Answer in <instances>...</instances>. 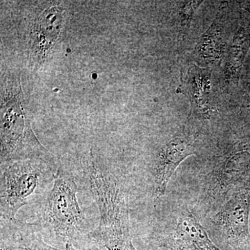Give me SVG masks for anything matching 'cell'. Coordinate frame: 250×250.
I'll list each match as a JSON object with an SVG mask.
<instances>
[{"instance_id":"cell-1","label":"cell","mask_w":250,"mask_h":250,"mask_svg":"<svg viewBox=\"0 0 250 250\" xmlns=\"http://www.w3.org/2000/svg\"><path fill=\"white\" fill-rule=\"evenodd\" d=\"M78 187L72 174L59 167L53 186L42 206L39 220L41 229L54 233L58 239L82 248L80 243L90 236L89 223L77 198Z\"/></svg>"},{"instance_id":"cell-2","label":"cell","mask_w":250,"mask_h":250,"mask_svg":"<svg viewBox=\"0 0 250 250\" xmlns=\"http://www.w3.org/2000/svg\"><path fill=\"white\" fill-rule=\"evenodd\" d=\"M58 168L40 160L16 161L1 164V219H16L19 210L39 192L47 175H54Z\"/></svg>"},{"instance_id":"cell-3","label":"cell","mask_w":250,"mask_h":250,"mask_svg":"<svg viewBox=\"0 0 250 250\" xmlns=\"http://www.w3.org/2000/svg\"><path fill=\"white\" fill-rule=\"evenodd\" d=\"M170 250H221L215 246L203 227L188 210L179 218L177 227L161 242Z\"/></svg>"},{"instance_id":"cell-4","label":"cell","mask_w":250,"mask_h":250,"mask_svg":"<svg viewBox=\"0 0 250 250\" xmlns=\"http://www.w3.org/2000/svg\"><path fill=\"white\" fill-rule=\"evenodd\" d=\"M191 143L183 138H175L166 145L161 152L155 171V192L158 197L166 192L172 174L181 163L195 154Z\"/></svg>"},{"instance_id":"cell-5","label":"cell","mask_w":250,"mask_h":250,"mask_svg":"<svg viewBox=\"0 0 250 250\" xmlns=\"http://www.w3.org/2000/svg\"><path fill=\"white\" fill-rule=\"evenodd\" d=\"M211 70L192 65L188 70L187 77L182 80L177 91L185 94L191 103L194 114L204 118H210L211 108L209 106Z\"/></svg>"},{"instance_id":"cell-6","label":"cell","mask_w":250,"mask_h":250,"mask_svg":"<svg viewBox=\"0 0 250 250\" xmlns=\"http://www.w3.org/2000/svg\"><path fill=\"white\" fill-rule=\"evenodd\" d=\"M250 192H241L233 195L225 206L223 219L227 236L231 242L243 241L249 236L248 219Z\"/></svg>"},{"instance_id":"cell-7","label":"cell","mask_w":250,"mask_h":250,"mask_svg":"<svg viewBox=\"0 0 250 250\" xmlns=\"http://www.w3.org/2000/svg\"><path fill=\"white\" fill-rule=\"evenodd\" d=\"M35 224L1 219L0 250H33L31 236Z\"/></svg>"},{"instance_id":"cell-8","label":"cell","mask_w":250,"mask_h":250,"mask_svg":"<svg viewBox=\"0 0 250 250\" xmlns=\"http://www.w3.org/2000/svg\"><path fill=\"white\" fill-rule=\"evenodd\" d=\"M220 19L221 16L219 14L208 31L202 36L195 49L197 62L203 65L215 62L223 57L225 36H223V27L220 26L222 24Z\"/></svg>"},{"instance_id":"cell-9","label":"cell","mask_w":250,"mask_h":250,"mask_svg":"<svg viewBox=\"0 0 250 250\" xmlns=\"http://www.w3.org/2000/svg\"><path fill=\"white\" fill-rule=\"evenodd\" d=\"M63 14V10L60 8H51L44 11L36 23V40L42 54L45 53L58 38L64 22Z\"/></svg>"},{"instance_id":"cell-10","label":"cell","mask_w":250,"mask_h":250,"mask_svg":"<svg viewBox=\"0 0 250 250\" xmlns=\"http://www.w3.org/2000/svg\"><path fill=\"white\" fill-rule=\"evenodd\" d=\"M41 229L39 224L35 223V226H34L31 236V246L33 250H84L75 246L74 245L70 244V243L65 244V248L63 250L58 249V248L49 246L44 241L43 237L41 234Z\"/></svg>"},{"instance_id":"cell-11","label":"cell","mask_w":250,"mask_h":250,"mask_svg":"<svg viewBox=\"0 0 250 250\" xmlns=\"http://www.w3.org/2000/svg\"><path fill=\"white\" fill-rule=\"evenodd\" d=\"M202 1H188L181 10V29L179 36L185 37L188 32L192 17Z\"/></svg>"},{"instance_id":"cell-12","label":"cell","mask_w":250,"mask_h":250,"mask_svg":"<svg viewBox=\"0 0 250 250\" xmlns=\"http://www.w3.org/2000/svg\"><path fill=\"white\" fill-rule=\"evenodd\" d=\"M112 250H137L134 248L132 242L128 243V244L125 245V246H120L118 248H115Z\"/></svg>"}]
</instances>
